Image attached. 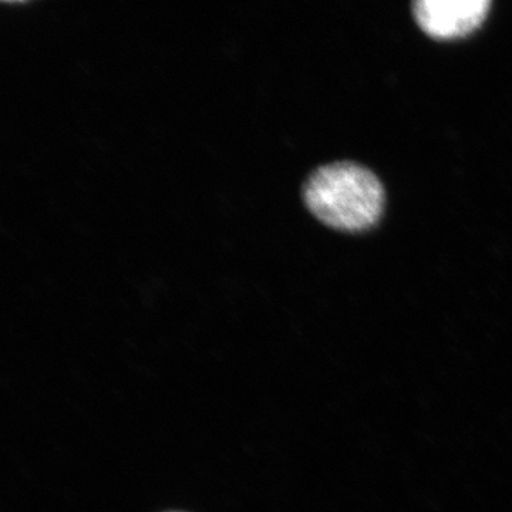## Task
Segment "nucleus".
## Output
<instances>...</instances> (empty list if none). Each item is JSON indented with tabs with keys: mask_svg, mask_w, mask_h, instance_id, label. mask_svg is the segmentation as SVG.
<instances>
[{
	"mask_svg": "<svg viewBox=\"0 0 512 512\" xmlns=\"http://www.w3.org/2000/svg\"><path fill=\"white\" fill-rule=\"evenodd\" d=\"M163 512H188V511H183V510H168V511H163Z\"/></svg>",
	"mask_w": 512,
	"mask_h": 512,
	"instance_id": "obj_3",
	"label": "nucleus"
},
{
	"mask_svg": "<svg viewBox=\"0 0 512 512\" xmlns=\"http://www.w3.org/2000/svg\"><path fill=\"white\" fill-rule=\"evenodd\" d=\"M490 6L488 0H419L413 3V13L424 32L451 39L477 29Z\"/></svg>",
	"mask_w": 512,
	"mask_h": 512,
	"instance_id": "obj_2",
	"label": "nucleus"
},
{
	"mask_svg": "<svg viewBox=\"0 0 512 512\" xmlns=\"http://www.w3.org/2000/svg\"><path fill=\"white\" fill-rule=\"evenodd\" d=\"M308 210L329 227L340 231H363L382 215L384 190L369 168L338 161L316 168L302 188Z\"/></svg>",
	"mask_w": 512,
	"mask_h": 512,
	"instance_id": "obj_1",
	"label": "nucleus"
}]
</instances>
